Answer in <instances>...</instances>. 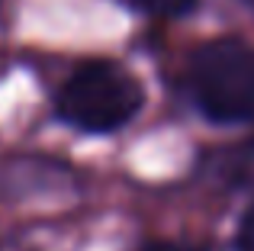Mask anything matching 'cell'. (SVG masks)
I'll use <instances>...</instances> for the list:
<instances>
[{"label": "cell", "instance_id": "6da1fadb", "mask_svg": "<svg viewBox=\"0 0 254 251\" xmlns=\"http://www.w3.org/2000/svg\"><path fill=\"white\" fill-rule=\"evenodd\" d=\"M187 87L196 110L212 123L254 120V49L235 36L203 42L187 64Z\"/></svg>", "mask_w": 254, "mask_h": 251}, {"label": "cell", "instance_id": "7a4b0ae2", "mask_svg": "<svg viewBox=\"0 0 254 251\" xmlns=\"http://www.w3.org/2000/svg\"><path fill=\"white\" fill-rule=\"evenodd\" d=\"M142 100V84L132 71L116 62H87L62 84L55 113L81 132L110 135L135 120Z\"/></svg>", "mask_w": 254, "mask_h": 251}, {"label": "cell", "instance_id": "3957f363", "mask_svg": "<svg viewBox=\"0 0 254 251\" xmlns=\"http://www.w3.org/2000/svg\"><path fill=\"white\" fill-rule=\"evenodd\" d=\"M212 171L229 187H254V142L219 151L212 161Z\"/></svg>", "mask_w": 254, "mask_h": 251}, {"label": "cell", "instance_id": "277c9868", "mask_svg": "<svg viewBox=\"0 0 254 251\" xmlns=\"http://www.w3.org/2000/svg\"><path fill=\"white\" fill-rule=\"evenodd\" d=\"M135 10L148 13V16H187V13L193 10V6L199 3V0H129Z\"/></svg>", "mask_w": 254, "mask_h": 251}, {"label": "cell", "instance_id": "5b68a950", "mask_svg": "<svg viewBox=\"0 0 254 251\" xmlns=\"http://www.w3.org/2000/svg\"><path fill=\"white\" fill-rule=\"evenodd\" d=\"M138 251H209L203 245H193V242H174V239H151L145 242Z\"/></svg>", "mask_w": 254, "mask_h": 251}, {"label": "cell", "instance_id": "8992f818", "mask_svg": "<svg viewBox=\"0 0 254 251\" xmlns=\"http://www.w3.org/2000/svg\"><path fill=\"white\" fill-rule=\"evenodd\" d=\"M235 245H238V251H254V206L242 216V222H238Z\"/></svg>", "mask_w": 254, "mask_h": 251}]
</instances>
